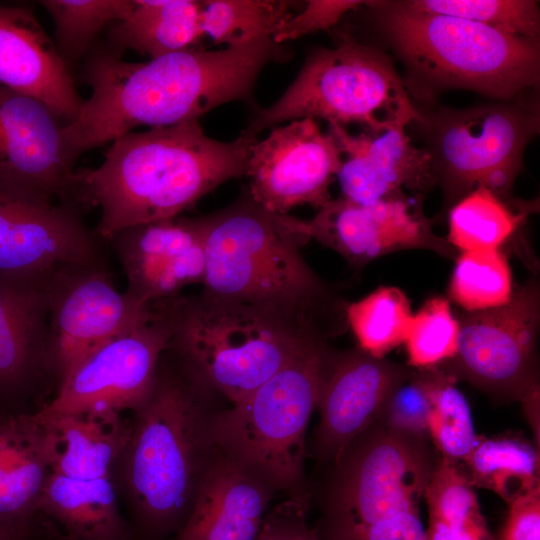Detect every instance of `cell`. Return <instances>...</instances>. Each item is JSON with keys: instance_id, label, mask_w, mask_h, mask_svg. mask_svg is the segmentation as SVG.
Listing matches in <instances>:
<instances>
[{"instance_id": "obj_1", "label": "cell", "mask_w": 540, "mask_h": 540, "mask_svg": "<svg viewBox=\"0 0 540 540\" xmlns=\"http://www.w3.org/2000/svg\"><path fill=\"white\" fill-rule=\"evenodd\" d=\"M287 55L272 38L213 51L196 47L140 63L98 51L84 73L91 95L65 123L70 149L78 160L139 126L199 121L224 103L247 99L263 67Z\"/></svg>"}, {"instance_id": "obj_2", "label": "cell", "mask_w": 540, "mask_h": 540, "mask_svg": "<svg viewBox=\"0 0 540 540\" xmlns=\"http://www.w3.org/2000/svg\"><path fill=\"white\" fill-rule=\"evenodd\" d=\"M255 141L244 134L213 139L199 121L128 132L112 141L97 168L75 170L71 203L100 209L95 232L108 241L128 227L177 217L244 175Z\"/></svg>"}, {"instance_id": "obj_3", "label": "cell", "mask_w": 540, "mask_h": 540, "mask_svg": "<svg viewBox=\"0 0 540 540\" xmlns=\"http://www.w3.org/2000/svg\"><path fill=\"white\" fill-rule=\"evenodd\" d=\"M205 244L202 293L257 308L289 326L329 336L345 308L300 253V219L270 212L248 191L200 217Z\"/></svg>"}, {"instance_id": "obj_4", "label": "cell", "mask_w": 540, "mask_h": 540, "mask_svg": "<svg viewBox=\"0 0 540 540\" xmlns=\"http://www.w3.org/2000/svg\"><path fill=\"white\" fill-rule=\"evenodd\" d=\"M177 364L165 366L161 356L117 462L137 521L154 540L183 526L218 452L214 421L221 396Z\"/></svg>"}, {"instance_id": "obj_5", "label": "cell", "mask_w": 540, "mask_h": 540, "mask_svg": "<svg viewBox=\"0 0 540 540\" xmlns=\"http://www.w3.org/2000/svg\"><path fill=\"white\" fill-rule=\"evenodd\" d=\"M368 5L406 67V88L422 99L466 89L512 101L539 85L538 40L459 17L415 11L403 1Z\"/></svg>"}, {"instance_id": "obj_6", "label": "cell", "mask_w": 540, "mask_h": 540, "mask_svg": "<svg viewBox=\"0 0 540 540\" xmlns=\"http://www.w3.org/2000/svg\"><path fill=\"white\" fill-rule=\"evenodd\" d=\"M333 349L309 341L286 365L214 421L218 450L275 493L311 503L304 468L306 432Z\"/></svg>"}, {"instance_id": "obj_7", "label": "cell", "mask_w": 540, "mask_h": 540, "mask_svg": "<svg viewBox=\"0 0 540 540\" xmlns=\"http://www.w3.org/2000/svg\"><path fill=\"white\" fill-rule=\"evenodd\" d=\"M170 300L174 327L168 349L231 404L273 376L309 341L328 338L295 329L252 306L202 292Z\"/></svg>"}, {"instance_id": "obj_8", "label": "cell", "mask_w": 540, "mask_h": 540, "mask_svg": "<svg viewBox=\"0 0 540 540\" xmlns=\"http://www.w3.org/2000/svg\"><path fill=\"white\" fill-rule=\"evenodd\" d=\"M324 119L378 133L410 125L420 111L390 59L378 49L343 37L334 48L311 53L293 83L260 110L241 134L252 138L285 121Z\"/></svg>"}, {"instance_id": "obj_9", "label": "cell", "mask_w": 540, "mask_h": 540, "mask_svg": "<svg viewBox=\"0 0 540 540\" xmlns=\"http://www.w3.org/2000/svg\"><path fill=\"white\" fill-rule=\"evenodd\" d=\"M421 134L435 183L453 205L478 187L509 200L528 143L539 132V110L520 101L422 112Z\"/></svg>"}, {"instance_id": "obj_10", "label": "cell", "mask_w": 540, "mask_h": 540, "mask_svg": "<svg viewBox=\"0 0 540 540\" xmlns=\"http://www.w3.org/2000/svg\"><path fill=\"white\" fill-rule=\"evenodd\" d=\"M458 321L457 352L438 368L498 399L520 401L539 387L540 290L535 279L514 289L505 305L466 312Z\"/></svg>"}, {"instance_id": "obj_11", "label": "cell", "mask_w": 540, "mask_h": 540, "mask_svg": "<svg viewBox=\"0 0 540 540\" xmlns=\"http://www.w3.org/2000/svg\"><path fill=\"white\" fill-rule=\"evenodd\" d=\"M46 290V369L59 385L93 352L135 329L153 310L152 303L119 292L106 265L67 267L48 281Z\"/></svg>"}, {"instance_id": "obj_12", "label": "cell", "mask_w": 540, "mask_h": 540, "mask_svg": "<svg viewBox=\"0 0 540 540\" xmlns=\"http://www.w3.org/2000/svg\"><path fill=\"white\" fill-rule=\"evenodd\" d=\"M78 208L0 181V277L46 283L71 266L106 265Z\"/></svg>"}, {"instance_id": "obj_13", "label": "cell", "mask_w": 540, "mask_h": 540, "mask_svg": "<svg viewBox=\"0 0 540 540\" xmlns=\"http://www.w3.org/2000/svg\"><path fill=\"white\" fill-rule=\"evenodd\" d=\"M152 304L146 321L88 356L36 413L52 417L90 409H138L152 391L174 327L170 299Z\"/></svg>"}, {"instance_id": "obj_14", "label": "cell", "mask_w": 540, "mask_h": 540, "mask_svg": "<svg viewBox=\"0 0 540 540\" xmlns=\"http://www.w3.org/2000/svg\"><path fill=\"white\" fill-rule=\"evenodd\" d=\"M340 165L337 142L317 120H292L253 144L245 173L250 179L247 191L257 204L277 214L305 204L320 209L332 199L329 186Z\"/></svg>"}, {"instance_id": "obj_15", "label": "cell", "mask_w": 540, "mask_h": 540, "mask_svg": "<svg viewBox=\"0 0 540 540\" xmlns=\"http://www.w3.org/2000/svg\"><path fill=\"white\" fill-rule=\"evenodd\" d=\"M301 232L361 267L375 258L403 249H428L452 257L455 249L432 229L421 200L406 194L369 205L343 197L331 199L310 220H301Z\"/></svg>"}, {"instance_id": "obj_16", "label": "cell", "mask_w": 540, "mask_h": 540, "mask_svg": "<svg viewBox=\"0 0 540 540\" xmlns=\"http://www.w3.org/2000/svg\"><path fill=\"white\" fill-rule=\"evenodd\" d=\"M61 119L43 102L0 86V181L72 205L77 159Z\"/></svg>"}, {"instance_id": "obj_17", "label": "cell", "mask_w": 540, "mask_h": 540, "mask_svg": "<svg viewBox=\"0 0 540 540\" xmlns=\"http://www.w3.org/2000/svg\"><path fill=\"white\" fill-rule=\"evenodd\" d=\"M411 369L359 348L333 350L317 409L314 455L321 465L335 463L350 443L377 418L389 393Z\"/></svg>"}, {"instance_id": "obj_18", "label": "cell", "mask_w": 540, "mask_h": 540, "mask_svg": "<svg viewBox=\"0 0 540 540\" xmlns=\"http://www.w3.org/2000/svg\"><path fill=\"white\" fill-rule=\"evenodd\" d=\"M108 241L126 275V293L138 302L170 299L186 286L204 280L206 259L200 217L177 216L135 225Z\"/></svg>"}, {"instance_id": "obj_19", "label": "cell", "mask_w": 540, "mask_h": 540, "mask_svg": "<svg viewBox=\"0 0 540 540\" xmlns=\"http://www.w3.org/2000/svg\"><path fill=\"white\" fill-rule=\"evenodd\" d=\"M398 124L378 133L349 134L344 127L329 124L341 153L337 173L342 196L360 205L405 194L423 196L435 178L426 150L416 147Z\"/></svg>"}, {"instance_id": "obj_20", "label": "cell", "mask_w": 540, "mask_h": 540, "mask_svg": "<svg viewBox=\"0 0 540 540\" xmlns=\"http://www.w3.org/2000/svg\"><path fill=\"white\" fill-rule=\"evenodd\" d=\"M0 86L33 97L66 122L82 99L68 66L33 13L0 4Z\"/></svg>"}, {"instance_id": "obj_21", "label": "cell", "mask_w": 540, "mask_h": 540, "mask_svg": "<svg viewBox=\"0 0 540 540\" xmlns=\"http://www.w3.org/2000/svg\"><path fill=\"white\" fill-rule=\"evenodd\" d=\"M275 494L218 450L173 540H256Z\"/></svg>"}, {"instance_id": "obj_22", "label": "cell", "mask_w": 540, "mask_h": 540, "mask_svg": "<svg viewBox=\"0 0 540 540\" xmlns=\"http://www.w3.org/2000/svg\"><path fill=\"white\" fill-rule=\"evenodd\" d=\"M50 472L75 479L111 477L128 442L131 423L121 412L90 409L41 417Z\"/></svg>"}, {"instance_id": "obj_23", "label": "cell", "mask_w": 540, "mask_h": 540, "mask_svg": "<svg viewBox=\"0 0 540 540\" xmlns=\"http://www.w3.org/2000/svg\"><path fill=\"white\" fill-rule=\"evenodd\" d=\"M46 283L0 277V394L22 392L46 368Z\"/></svg>"}, {"instance_id": "obj_24", "label": "cell", "mask_w": 540, "mask_h": 540, "mask_svg": "<svg viewBox=\"0 0 540 540\" xmlns=\"http://www.w3.org/2000/svg\"><path fill=\"white\" fill-rule=\"evenodd\" d=\"M50 473L36 414L0 416V529L21 539Z\"/></svg>"}, {"instance_id": "obj_25", "label": "cell", "mask_w": 540, "mask_h": 540, "mask_svg": "<svg viewBox=\"0 0 540 540\" xmlns=\"http://www.w3.org/2000/svg\"><path fill=\"white\" fill-rule=\"evenodd\" d=\"M37 510L79 540H129L111 477L75 479L50 472Z\"/></svg>"}, {"instance_id": "obj_26", "label": "cell", "mask_w": 540, "mask_h": 540, "mask_svg": "<svg viewBox=\"0 0 540 540\" xmlns=\"http://www.w3.org/2000/svg\"><path fill=\"white\" fill-rule=\"evenodd\" d=\"M201 1L133 0L128 15L109 32L110 52L130 49L150 59L196 48L203 38Z\"/></svg>"}, {"instance_id": "obj_27", "label": "cell", "mask_w": 540, "mask_h": 540, "mask_svg": "<svg viewBox=\"0 0 540 540\" xmlns=\"http://www.w3.org/2000/svg\"><path fill=\"white\" fill-rule=\"evenodd\" d=\"M539 447L525 437L479 436L469 455L456 463L475 488L490 490L506 504L540 488Z\"/></svg>"}, {"instance_id": "obj_28", "label": "cell", "mask_w": 540, "mask_h": 540, "mask_svg": "<svg viewBox=\"0 0 540 540\" xmlns=\"http://www.w3.org/2000/svg\"><path fill=\"white\" fill-rule=\"evenodd\" d=\"M424 501L427 540H494L474 487L456 463L438 453Z\"/></svg>"}, {"instance_id": "obj_29", "label": "cell", "mask_w": 540, "mask_h": 540, "mask_svg": "<svg viewBox=\"0 0 540 540\" xmlns=\"http://www.w3.org/2000/svg\"><path fill=\"white\" fill-rule=\"evenodd\" d=\"M527 213L529 208L478 187L450 207L446 240L461 252L499 249Z\"/></svg>"}, {"instance_id": "obj_30", "label": "cell", "mask_w": 540, "mask_h": 540, "mask_svg": "<svg viewBox=\"0 0 540 540\" xmlns=\"http://www.w3.org/2000/svg\"><path fill=\"white\" fill-rule=\"evenodd\" d=\"M345 318L358 348L373 357L384 358L405 342L413 314L406 294L397 287L387 286L347 304Z\"/></svg>"}, {"instance_id": "obj_31", "label": "cell", "mask_w": 540, "mask_h": 540, "mask_svg": "<svg viewBox=\"0 0 540 540\" xmlns=\"http://www.w3.org/2000/svg\"><path fill=\"white\" fill-rule=\"evenodd\" d=\"M422 370L430 401L429 441L440 456L460 463L472 451L479 437L469 404L456 387L457 380L453 376L438 367Z\"/></svg>"}, {"instance_id": "obj_32", "label": "cell", "mask_w": 540, "mask_h": 540, "mask_svg": "<svg viewBox=\"0 0 540 540\" xmlns=\"http://www.w3.org/2000/svg\"><path fill=\"white\" fill-rule=\"evenodd\" d=\"M289 7V2L273 0L201 1V32L203 37L227 47L272 38L292 15Z\"/></svg>"}, {"instance_id": "obj_33", "label": "cell", "mask_w": 540, "mask_h": 540, "mask_svg": "<svg viewBox=\"0 0 540 540\" xmlns=\"http://www.w3.org/2000/svg\"><path fill=\"white\" fill-rule=\"evenodd\" d=\"M513 292L511 269L499 249L465 251L457 257L449 296L466 312L505 305Z\"/></svg>"}, {"instance_id": "obj_34", "label": "cell", "mask_w": 540, "mask_h": 540, "mask_svg": "<svg viewBox=\"0 0 540 540\" xmlns=\"http://www.w3.org/2000/svg\"><path fill=\"white\" fill-rule=\"evenodd\" d=\"M53 19L57 50L66 63L77 60L110 23L122 21L133 0H44Z\"/></svg>"}, {"instance_id": "obj_35", "label": "cell", "mask_w": 540, "mask_h": 540, "mask_svg": "<svg viewBox=\"0 0 540 540\" xmlns=\"http://www.w3.org/2000/svg\"><path fill=\"white\" fill-rule=\"evenodd\" d=\"M410 9L478 22L499 31L539 39V1L534 0H411Z\"/></svg>"}, {"instance_id": "obj_36", "label": "cell", "mask_w": 540, "mask_h": 540, "mask_svg": "<svg viewBox=\"0 0 540 540\" xmlns=\"http://www.w3.org/2000/svg\"><path fill=\"white\" fill-rule=\"evenodd\" d=\"M460 325L448 300L433 297L413 314L404 342L408 364L415 369L437 367L452 359L458 348Z\"/></svg>"}, {"instance_id": "obj_37", "label": "cell", "mask_w": 540, "mask_h": 540, "mask_svg": "<svg viewBox=\"0 0 540 540\" xmlns=\"http://www.w3.org/2000/svg\"><path fill=\"white\" fill-rule=\"evenodd\" d=\"M430 401L422 369L412 370L387 396L376 418L394 433L428 438Z\"/></svg>"}, {"instance_id": "obj_38", "label": "cell", "mask_w": 540, "mask_h": 540, "mask_svg": "<svg viewBox=\"0 0 540 540\" xmlns=\"http://www.w3.org/2000/svg\"><path fill=\"white\" fill-rule=\"evenodd\" d=\"M357 0H310L304 10L288 17L272 36L274 42L282 44L304 35L333 27L348 11L365 4Z\"/></svg>"}, {"instance_id": "obj_39", "label": "cell", "mask_w": 540, "mask_h": 540, "mask_svg": "<svg viewBox=\"0 0 540 540\" xmlns=\"http://www.w3.org/2000/svg\"><path fill=\"white\" fill-rule=\"evenodd\" d=\"M310 502L285 498L267 512L256 540H323L308 524Z\"/></svg>"}, {"instance_id": "obj_40", "label": "cell", "mask_w": 540, "mask_h": 540, "mask_svg": "<svg viewBox=\"0 0 540 540\" xmlns=\"http://www.w3.org/2000/svg\"><path fill=\"white\" fill-rule=\"evenodd\" d=\"M498 540H540V488L508 504Z\"/></svg>"}, {"instance_id": "obj_41", "label": "cell", "mask_w": 540, "mask_h": 540, "mask_svg": "<svg viewBox=\"0 0 540 540\" xmlns=\"http://www.w3.org/2000/svg\"><path fill=\"white\" fill-rule=\"evenodd\" d=\"M0 540H21L0 529Z\"/></svg>"}]
</instances>
